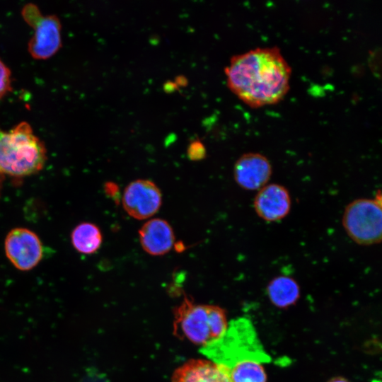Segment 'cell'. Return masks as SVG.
<instances>
[{
    "label": "cell",
    "instance_id": "1",
    "mask_svg": "<svg viewBox=\"0 0 382 382\" xmlns=\"http://www.w3.org/2000/svg\"><path fill=\"white\" fill-rule=\"evenodd\" d=\"M225 73L229 88L251 107L277 103L289 88L291 67L277 47L235 55Z\"/></svg>",
    "mask_w": 382,
    "mask_h": 382
},
{
    "label": "cell",
    "instance_id": "2",
    "mask_svg": "<svg viewBox=\"0 0 382 382\" xmlns=\"http://www.w3.org/2000/svg\"><path fill=\"white\" fill-rule=\"evenodd\" d=\"M45 161V148L27 122L9 132L0 129V174L32 175L43 168Z\"/></svg>",
    "mask_w": 382,
    "mask_h": 382
},
{
    "label": "cell",
    "instance_id": "3",
    "mask_svg": "<svg viewBox=\"0 0 382 382\" xmlns=\"http://www.w3.org/2000/svg\"><path fill=\"white\" fill-rule=\"evenodd\" d=\"M228 326L225 311L217 306L185 299L175 311V333L202 347L219 340Z\"/></svg>",
    "mask_w": 382,
    "mask_h": 382
},
{
    "label": "cell",
    "instance_id": "4",
    "mask_svg": "<svg viewBox=\"0 0 382 382\" xmlns=\"http://www.w3.org/2000/svg\"><path fill=\"white\" fill-rule=\"evenodd\" d=\"M382 200L380 191L374 199L358 198L345 208L342 223L347 236L357 244L370 246L382 239Z\"/></svg>",
    "mask_w": 382,
    "mask_h": 382
},
{
    "label": "cell",
    "instance_id": "5",
    "mask_svg": "<svg viewBox=\"0 0 382 382\" xmlns=\"http://www.w3.org/2000/svg\"><path fill=\"white\" fill-rule=\"evenodd\" d=\"M24 20L34 29L28 50L35 59H47L52 56L61 45L60 23L54 16H43L33 4L25 5L22 10Z\"/></svg>",
    "mask_w": 382,
    "mask_h": 382
},
{
    "label": "cell",
    "instance_id": "6",
    "mask_svg": "<svg viewBox=\"0 0 382 382\" xmlns=\"http://www.w3.org/2000/svg\"><path fill=\"white\" fill-rule=\"evenodd\" d=\"M161 202L159 188L149 180L139 179L131 182L122 195L123 208L136 219H146L155 214Z\"/></svg>",
    "mask_w": 382,
    "mask_h": 382
},
{
    "label": "cell",
    "instance_id": "7",
    "mask_svg": "<svg viewBox=\"0 0 382 382\" xmlns=\"http://www.w3.org/2000/svg\"><path fill=\"white\" fill-rule=\"evenodd\" d=\"M4 247L8 260L21 270L33 269L42 257V246L38 236L27 228L11 230L6 237Z\"/></svg>",
    "mask_w": 382,
    "mask_h": 382
},
{
    "label": "cell",
    "instance_id": "8",
    "mask_svg": "<svg viewBox=\"0 0 382 382\" xmlns=\"http://www.w3.org/2000/svg\"><path fill=\"white\" fill-rule=\"evenodd\" d=\"M272 168L268 158L262 154L250 152L243 154L235 163L233 176L243 189L258 191L268 184Z\"/></svg>",
    "mask_w": 382,
    "mask_h": 382
},
{
    "label": "cell",
    "instance_id": "9",
    "mask_svg": "<svg viewBox=\"0 0 382 382\" xmlns=\"http://www.w3.org/2000/svg\"><path fill=\"white\" fill-rule=\"evenodd\" d=\"M291 207V196L284 186L277 183L267 184L256 193L253 207L257 215L267 222L284 219Z\"/></svg>",
    "mask_w": 382,
    "mask_h": 382
},
{
    "label": "cell",
    "instance_id": "10",
    "mask_svg": "<svg viewBox=\"0 0 382 382\" xmlns=\"http://www.w3.org/2000/svg\"><path fill=\"white\" fill-rule=\"evenodd\" d=\"M171 382L233 381L224 366L209 359H192L174 371Z\"/></svg>",
    "mask_w": 382,
    "mask_h": 382
},
{
    "label": "cell",
    "instance_id": "11",
    "mask_svg": "<svg viewBox=\"0 0 382 382\" xmlns=\"http://www.w3.org/2000/svg\"><path fill=\"white\" fill-rule=\"evenodd\" d=\"M139 241L144 250L151 255L169 252L175 241L171 226L164 219L156 218L146 221L139 231Z\"/></svg>",
    "mask_w": 382,
    "mask_h": 382
},
{
    "label": "cell",
    "instance_id": "12",
    "mask_svg": "<svg viewBox=\"0 0 382 382\" xmlns=\"http://www.w3.org/2000/svg\"><path fill=\"white\" fill-rule=\"evenodd\" d=\"M266 291L271 303L280 308L294 305L301 295L298 282L294 278L286 275H279L272 279Z\"/></svg>",
    "mask_w": 382,
    "mask_h": 382
},
{
    "label": "cell",
    "instance_id": "13",
    "mask_svg": "<svg viewBox=\"0 0 382 382\" xmlns=\"http://www.w3.org/2000/svg\"><path fill=\"white\" fill-rule=\"evenodd\" d=\"M74 247L83 254L95 253L102 243V234L99 228L91 223H81L71 233Z\"/></svg>",
    "mask_w": 382,
    "mask_h": 382
},
{
    "label": "cell",
    "instance_id": "14",
    "mask_svg": "<svg viewBox=\"0 0 382 382\" xmlns=\"http://www.w3.org/2000/svg\"><path fill=\"white\" fill-rule=\"evenodd\" d=\"M233 382H267L262 361L247 359L233 364L228 369Z\"/></svg>",
    "mask_w": 382,
    "mask_h": 382
},
{
    "label": "cell",
    "instance_id": "15",
    "mask_svg": "<svg viewBox=\"0 0 382 382\" xmlns=\"http://www.w3.org/2000/svg\"><path fill=\"white\" fill-rule=\"evenodd\" d=\"M10 89V71L0 61V98Z\"/></svg>",
    "mask_w": 382,
    "mask_h": 382
},
{
    "label": "cell",
    "instance_id": "16",
    "mask_svg": "<svg viewBox=\"0 0 382 382\" xmlns=\"http://www.w3.org/2000/svg\"><path fill=\"white\" fill-rule=\"evenodd\" d=\"M189 158L192 160H199L205 156L203 144L197 141L191 143L187 150Z\"/></svg>",
    "mask_w": 382,
    "mask_h": 382
},
{
    "label": "cell",
    "instance_id": "17",
    "mask_svg": "<svg viewBox=\"0 0 382 382\" xmlns=\"http://www.w3.org/2000/svg\"><path fill=\"white\" fill-rule=\"evenodd\" d=\"M81 382H111L106 376L93 369H88Z\"/></svg>",
    "mask_w": 382,
    "mask_h": 382
},
{
    "label": "cell",
    "instance_id": "18",
    "mask_svg": "<svg viewBox=\"0 0 382 382\" xmlns=\"http://www.w3.org/2000/svg\"><path fill=\"white\" fill-rule=\"evenodd\" d=\"M327 382H349L347 378L342 376H335L330 378Z\"/></svg>",
    "mask_w": 382,
    "mask_h": 382
},
{
    "label": "cell",
    "instance_id": "19",
    "mask_svg": "<svg viewBox=\"0 0 382 382\" xmlns=\"http://www.w3.org/2000/svg\"><path fill=\"white\" fill-rule=\"evenodd\" d=\"M2 175L0 174V187H1V180H2Z\"/></svg>",
    "mask_w": 382,
    "mask_h": 382
}]
</instances>
